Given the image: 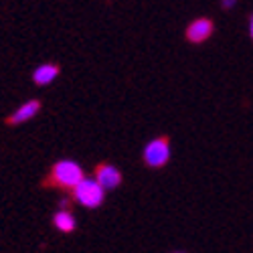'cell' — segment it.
<instances>
[{
	"mask_svg": "<svg viewBox=\"0 0 253 253\" xmlns=\"http://www.w3.org/2000/svg\"><path fill=\"white\" fill-rule=\"evenodd\" d=\"M213 31H215V23H213V20L207 18V16H201V18H195L193 23L186 27L184 37H186L188 43L201 45V43H205V41L211 39Z\"/></svg>",
	"mask_w": 253,
	"mask_h": 253,
	"instance_id": "4",
	"label": "cell"
},
{
	"mask_svg": "<svg viewBox=\"0 0 253 253\" xmlns=\"http://www.w3.org/2000/svg\"><path fill=\"white\" fill-rule=\"evenodd\" d=\"M176 253H180V251H176Z\"/></svg>",
	"mask_w": 253,
	"mask_h": 253,
	"instance_id": "10",
	"label": "cell"
},
{
	"mask_svg": "<svg viewBox=\"0 0 253 253\" xmlns=\"http://www.w3.org/2000/svg\"><path fill=\"white\" fill-rule=\"evenodd\" d=\"M59 65L57 63H45V65H41V67H37L35 69V73H33V81H35V85H49V83H53L55 79H57V75H59Z\"/></svg>",
	"mask_w": 253,
	"mask_h": 253,
	"instance_id": "7",
	"label": "cell"
},
{
	"mask_svg": "<svg viewBox=\"0 0 253 253\" xmlns=\"http://www.w3.org/2000/svg\"><path fill=\"white\" fill-rule=\"evenodd\" d=\"M41 108H43V101H41V99H29V101H25L23 105H20V108H16V110L4 120V124L10 126V128H14V126H20V124L33 120V118L41 112Z\"/></svg>",
	"mask_w": 253,
	"mask_h": 253,
	"instance_id": "6",
	"label": "cell"
},
{
	"mask_svg": "<svg viewBox=\"0 0 253 253\" xmlns=\"http://www.w3.org/2000/svg\"><path fill=\"white\" fill-rule=\"evenodd\" d=\"M249 35H251V39H253V16H251V20H249Z\"/></svg>",
	"mask_w": 253,
	"mask_h": 253,
	"instance_id": "9",
	"label": "cell"
},
{
	"mask_svg": "<svg viewBox=\"0 0 253 253\" xmlns=\"http://www.w3.org/2000/svg\"><path fill=\"white\" fill-rule=\"evenodd\" d=\"M53 225H55L57 231H61V233H73L75 227H77L75 225V217L67 209H63V211H59V213L53 215Z\"/></svg>",
	"mask_w": 253,
	"mask_h": 253,
	"instance_id": "8",
	"label": "cell"
},
{
	"mask_svg": "<svg viewBox=\"0 0 253 253\" xmlns=\"http://www.w3.org/2000/svg\"><path fill=\"white\" fill-rule=\"evenodd\" d=\"M83 180H85V172H83V168L75 160H59L49 168V172L43 178V182H41V186L71 195Z\"/></svg>",
	"mask_w": 253,
	"mask_h": 253,
	"instance_id": "1",
	"label": "cell"
},
{
	"mask_svg": "<svg viewBox=\"0 0 253 253\" xmlns=\"http://www.w3.org/2000/svg\"><path fill=\"white\" fill-rule=\"evenodd\" d=\"M142 158L148 168H156V170L158 168H164L168 164V160H170V138L158 136V138L150 140L146 144Z\"/></svg>",
	"mask_w": 253,
	"mask_h": 253,
	"instance_id": "2",
	"label": "cell"
},
{
	"mask_svg": "<svg viewBox=\"0 0 253 253\" xmlns=\"http://www.w3.org/2000/svg\"><path fill=\"white\" fill-rule=\"evenodd\" d=\"M93 174H95V182L103 188V191H114V188H118L122 184V180H124L122 172L110 162H99L95 166Z\"/></svg>",
	"mask_w": 253,
	"mask_h": 253,
	"instance_id": "5",
	"label": "cell"
},
{
	"mask_svg": "<svg viewBox=\"0 0 253 253\" xmlns=\"http://www.w3.org/2000/svg\"><path fill=\"white\" fill-rule=\"evenodd\" d=\"M69 197H71V203H79L87 209H97L105 199V191L95 180L85 178Z\"/></svg>",
	"mask_w": 253,
	"mask_h": 253,
	"instance_id": "3",
	"label": "cell"
}]
</instances>
